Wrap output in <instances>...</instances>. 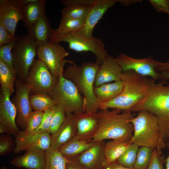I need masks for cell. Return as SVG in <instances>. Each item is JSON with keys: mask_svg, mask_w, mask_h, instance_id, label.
I'll return each mask as SVG.
<instances>
[{"mask_svg": "<svg viewBox=\"0 0 169 169\" xmlns=\"http://www.w3.org/2000/svg\"><path fill=\"white\" fill-rule=\"evenodd\" d=\"M121 80L123 88L121 93L110 100L99 104V110L112 109L131 112L144 98L150 85L155 81L132 70L123 72Z\"/></svg>", "mask_w": 169, "mask_h": 169, "instance_id": "obj_1", "label": "cell"}, {"mask_svg": "<svg viewBox=\"0 0 169 169\" xmlns=\"http://www.w3.org/2000/svg\"><path fill=\"white\" fill-rule=\"evenodd\" d=\"M116 109L99 110L97 112L99 123L92 141L106 139L120 140L129 142L133 133L131 120L135 116L131 112H124Z\"/></svg>", "mask_w": 169, "mask_h": 169, "instance_id": "obj_2", "label": "cell"}, {"mask_svg": "<svg viewBox=\"0 0 169 169\" xmlns=\"http://www.w3.org/2000/svg\"><path fill=\"white\" fill-rule=\"evenodd\" d=\"M142 110L156 116L162 139L166 142L169 141V85L153 81L144 98L131 112Z\"/></svg>", "mask_w": 169, "mask_h": 169, "instance_id": "obj_3", "label": "cell"}, {"mask_svg": "<svg viewBox=\"0 0 169 169\" xmlns=\"http://www.w3.org/2000/svg\"><path fill=\"white\" fill-rule=\"evenodd\" d=\"M99 67L97 64L90 62H84L80 66L74 64L68 66L63 72V77L72 81L83 95L85 113H97L99 110L94 92V83Z\"/></svg>", "mask_w": 169, "mask_h": 169, "instance_id": "obj_4", "label": "cell"}, {"mask_svg": "<svg viewBox=\"0 0 169 169\" xmlns=\"http://www.w3.org/2000/svg\"><path fill=\"white\" fill-rule=\"evenodd\" d=\"M131 120L133 133L129 141L139 147L146 146L161 150L166 147L162 139L157 119L152 113L140 110Z\"/></svg>", "mask_w": 169, "mask_h": 169, "instance_id": "obj_5", "label": "cell"}, {"mask_svg": "<svg viewBox=\"0 0 169 169\" xmlns=\"http://www.w3.org/2000/svg\"><path fill=\"white\" fill-rule=\"evenodd\" d=\"M38 46L28 34L16 37L12 53L13 68L17 79L26 82L37 55Z\"/></svg>", "mask_w": 169, "mask_h": 169, "instance_id": "obj_6", "label": "cell"}, {"mask_svg": "<svg viewBox=\"0 0 169 169\" xmlns=\"http://www.w3.org/2000/svg\"><path fill=\"white\" fill-rule=\"evenodd\" d=\"M50 96L66 113L84 112L83 96L72 81L65 78L63 74L58 78Z\"/></svg>", "mask_w": 169, "mask_h": 169, "instance_id": "obj_7", "label": "cell"}, {"mask_svg": "<svg viewBox=\"0 0 169 169\" xmlns=\"http://www.w3.org/2000/svg\"><path fill=\"white\" fill-rule=\"evenodd\" d=\"M50 40L59 43L68 44L69 49L77 52H91L95 55V63L99 65L105 61L110 56L105 48V44L100 39L93 37L91 39H86L78 35L75 32L60 33L55 32Z\"/></svg>", "mask_w": 169, "mask_h": 169, "instance_id": "obj_8", "label": "cell"}, {"mask_svg": "<svg viewBox=\"0 0 169 169\" xmlns=\"http://www.w3.org/2000/svg\"><path fill=\"white\" fill-rule=\"evenodd\" d=\"M37 55L56 78L63 74L66 63L74 64L73 61L64 59L69 55L65 48L59 43L51 40L45 45L38 46Z\"/></svg>", "mask_w": 169, "mask_h": 169, "instance_id": "obj_9", "label": "cell"}, {"mask_svg": "<svg viewBox=\"0 0 169 169\" xmlns=\"http://www.w3.org/2000/svg\"><path fill=\"white\" fill-rule=\"evenodd\" d=\"M58 78L54 77L40 59H35L25 82L34 93L50 95Z\"/></svg>", "mask_w": 169, "mask_h": 169, "instance_id": "obj_10", "label": "cell"}, {"mask_svg": "<svg viewBox=\"0 0 169 169\" xmlns=\"http://www.w3.org/2000/svg\"><path fill=\"white\" fill-rule=\"evenodd\" d=\"M115 59L123 72L132 70L141 75L150 77L155 81L161 79L160 73L156 70L158 61L153 59L152 56L137 59L121 53Z\"/></svg>", "mask_w": 169, "mask_h": 169, "instance_id": "obj_11", "label": "cell"}, {"mask_svg": "<svg viewBox=\"0 0 169 169\" xmlns=\"http://www.w3.org/2000/svg\"><path fill=\"white\" fill-rule=\"evenodd\" d=\"M15 93L12 102L17 111L16 122L17 126L26 129L29 117L32 112L29 100L30 88L23 81L17 79L15 83Z\"/></svg>", "mask_w": 169, "mask_h": 169, "instance_id": "obj_12", "label": "cell"}, {"mask_svg": "<svg viewBox=\"0 0 169 169\" xmlns=\"http://www.w3.org/2000/svg\"><path fill=\"white\" fill-rule=\"evenodd\" d=\"M23 19L21 0H0V25L5 28L14 39L17 23Z\"/></svg>", "mask_w": 169, "mask_h": 169, "instance_id": "obj_13", "label": "cell"}, {"mask_svg": "<svg viewBox=\"0 0 169 169\" xmlns=\"http://www.w3.org/2000/svg\"><path fill=\"white\" fill-rule=\"evenodd\" d=\"M118 0H96L91 6L89 12L81 27L75 32L80 37L86 39H91L94 37L92 33L96 24L108 9L112 7Z\"/></svg>", "mask_w": 169, "mask_h": 169, "instance_id": "obj_14", "label": "cell"}, {"mask_svg": "<svg viewBox=\"0 0 169 169\" xmlns=\"http://www.w3.org/2000/svg\"><path fill=\"white\" fill-rule=\"evenodd\" d=\"M105 141L95 142L94 144L76 158L85 169H105L109 164L105 155Z\"/></svg>", "mask_w": 169, "mask_h": 169, "instance_id": "obj_15", "label": "cell"}, {"mask_svg": "<svg viewBox=\"0 0 169 169\" xmlns=\"http://www.w3.org/2000/svg\"><path fill=\"white\" fill-rule=\"evenodd\" d=\"M8 91L1 88L0 95V123L6 128L7 133L16 136L21 131L17 126L16 119L17 111L10 100Z\"/></svg>", "mask_w": 169, "mask_h": 169, "instance_id": "obj_16", "label": "cell"}, {"mask_svg": "<svg viewBox=\"0 0 169 169\" xmlns=\"http://www.w3.org/2000/svg\"><path fill=\"white\" fill-rule=\"evenodd\" d=\"M74 115L77 130L76 138L84 141H92L98 126L97 113L79 112Z\"/></svg>", "mask_w": 169, "mask_h": 169, "instance_id": "obj_17", "label": "cell"}, {"mask_svg": "<svg viewBox=\"0 0 169 169\" xmlns=\"http://www.w3.org/2000/svg\"><path fill=\"white\" fill-rule=\"evenodd\" d=\"M122 73V69L116 59L109 56L100 65L95 76L94 87L121 80Z\"/></svg>", "mask_w": 169, "mask_h": 169, "instance_id": "obj_18", "label": "cell"}, {"mask_svg": "<svg viewBox=\"0 0 169 169\" xmlns=\"http://www.w3.org/2000/svg\"><path fill=\"white\" fill-rule=\"evenodd\" d=\"M77 131L74 114L66 113L65 119L61 126L55 134L51 135L49 149L58 150L60 146L75 137Z\"/></svg>", "mask_w": 169, "mask_h": 169, "instance_id": "obj_19", "label": "cell"}, {"mask_svg": "<svg viewBox=\"0 0 169 169\" xmlns=\"http://www.w3.org/2000/svg\"><path fill=\"white\" fill-rule=\"evenodd\" d=\"M46 161V151L39 149H30L23 155L16 156L10 163L18 168L43 169Z\"/></svg>", "mask_w": 169, "mask_h": 169, "instance_id": "obj_20", "label": "cell"}, {"mask_svg": "<svg viewBox=\"0 0 169 169\" xmlns=\"http://www.w3.org/2000/svg\"><path fill=\"white\" fill-rule=\"evenodd\" d=\"M51 135L48 131L40 134H32L18 139H15L13 152L18 153L23 151L33 149L46 151L51 143Z\"/></svg>", "mask_w": 169, "mask_h": 169, "instance_id": "obj_21", "label": "cell"}, {"mask_svg": "<svg viewBox=\"0 0 169 169\" xmlns=\"http://www.w3.org/2000/svg\"><path fill=\"white\" fill-rule=\"evenodd\" d=\"M54 31L50 26L46 13L27 28L28 35L38 46L45 45L50 41Z\"/></svg>", "mask_w": 169, "mask_h": 169, "instance_id": "obj_22", "label": "cell"}, {"mask_svg": "<svg viewBox=\"0 0 169 169\" xmlns=\"http://www.w3.org/2000/svg\"><path fill=\"white\" fill-rule=\"evenodd\" d=\"M46 3L45 0H33L23 6V24L24 27L28 28L46 13L45 8Z\"/></svg>", "mask_w": 169, "mask_h": 169, "instance_id": "obj_23", "label": "cell"}, {"mask_svg": "<svg viewBox=\"0 0 169 169\" xmlns=\"http://www.w3.org/2000/svg\"><path fill=\"white\" fill-rule=\"evenodd\" d=\"M123 88V83L121 80L94 87V94L98 105L116 97L121 93Z\"/></svg>", "mask_w": 169, "mask_h": 169, "instance_id": "obj_24", "label": "cell"}, {"mask_svg": "<svg viewBox=\"0 0 169 169\" xmlns=\"http://www.w3.org/2000/svg\"><path fill=\"white\" fill-rule=\"evenodd\" d=\"M95 142H86L77 139L75 137L60 146L58 150L66 158L78 156L87 150Z\"/></svg>", "mask_w": 169, "mask_h": 169, "instance_id": "obj_25", "label": "cell"}, {"mask_svg": "<svg viewBox=\"0 0 169 169\" xmlns=\"http://www.w3.org/2000/svg\"><path fill=\"white\" fill-rule=\"evenodd\" d=\"M130 144L129 142L120 140H111L106 143L105 155L108 164L116 162Z\"/></svg>", "mask_w": 169, "mask_h": 169, "instance_id": "obj_26", "label": "cell"}, {"mask_svg": "<svg viewBox=\"0 0 169 169\" xmlns=\"http://www.w3.org/2000/svg\"><path fill=\"white\" fill-rule=\"evenodd\" d=\"M30 105L34 111H44L54 107L57 104L49 95L34 93L29 95Z\"/></svg>", "mask_w": 169, "mask_h": 169, "instance_id": "obj_27", "label": "cell"}, {"mask_svg": "<svg viewBox=\"0 0 169 169\" xmlns=\"http://www.w3.org/2000/svg\"><path fill=\"white\" fill-rule=\"evenodd\" d=\"M91 6L71 4L65 6L60 11L61 18L84 20L90 10Z\"/></svg>", "mask_w": 169, "mask_h": 169, "instance_id": "obj_28", "label": "cell"}, {"mask_svg": "<svg viewBox=\"0 0 169 169\" xmlns=\"http://www.w3.org/2000/svg\"><path fill=\"white\" fill-rule=\"evenodd\" d=\"M68 159L62 155L58 150L46 151V161L43 169H65Z\"/></svg>", "mask_w": 169, "mask_h": 169, "instance_id": "obj_29", "label": "cell"}, {"mask_svg": "<svg viewBox=\"0 0 169 169\" xmlns=\"http://www.w3.org/2000/svg\"><path fill=\"white\" fill-rule=\"evenodd\" d=\"M16 74L4 63L0 60V83L1 88L7 90L10 96L15 91Z\"/></svg>", "mask_w": 169, "mask_h": 169, "instance_id": "obj_30", "label": "cell"}, {"mask_svg": "<svg viewBox=\"0 0 169 169\" xmlns=\"http://www.w3.org/2000/svg\"><path fill=\"white\" fill-rule=\"evenodd\" d=\"M44 112L33 111L31 113L28 120L27 127L16 136L15 139L26 136L33 132L40 125L43 117Z\"/></svg>", "mask_w": 169, "mask_h": 169, "instance_id": "obj_31", "label": "cell"}, {"mask_svg": "<svg viewBox=\"0 0 169 169\" xmlns=\"http://www.w3.org/2000/svg\"><path fill=\"white\" fill-rule=\"evenodd\" d=\"M139 147L135 144L130 143L116 162L125 167L133 168L136 161Z\"/></svg>", "mask_w": 169, "mask_h": 169, "instance_id": "obj_32", "label": "cell"}, {"mask_svg": "<svg viewBox=\"0 0 169 169\" xmlns=\"http://www.w3.org/2000/svg\"><path fill=\"white\" fill-rule=\"evenodd\" d=\"M153 151L152 149L146 146H141L139 148L133 168L146 169L151 162Z\"/></svg>", "mask_w": 169, "mask_h": 169, "instance_id": "obj_33", "label": "cell"}, {"mask_svg": "<svg viewBox=\"0 0 169 169\" xmlns=\"http://www.w3.org/2000/svg\"><path fill=\"white\" fill-rule=\"evenodd\" d=\"M84 22L82 20L61 18L59 26L55 31L60 33L75 32L81 27Z\"/></svg>", "mask_w": 169, "mask_h": 169, "instance_id": "obj_34", "label": "cell"}, {"mask_svg": "<svg viewBox=\"0 0 169 169\" xmlns=\"http://www.w3.org/2000/svg\"><path fill=\"white\" fill-rule=\"evenodd\" d=\"M66 113L62 109L56 105L54 107V113L50 128L48 131L51 135L55 134L63 123Z\"/></svg>", "mask_w": 169, "mask_h": 169, "instance_id": "obj_35", "label": "cell"}, {"mask_svg": "<svg viewBox=\"0 0 169 169\" xmlns=\"http://www.w3.org/2000/svg\"><path fill=\"white\" fill-rule=\"evenodd\" d=\"M15 41V40L11 43L0 46V60L7 65L15 74L13 68L12 53Z\"/></svg>", "mask_w": 169, "mask_h": 169, "instance_id": "obj_36", "label": "cell"}, {"mask_svg": "<svg viewBox=\"0 0 169 169\" xmlns=\"http://www.w3.org/2000/svg\"><path fill=\"white\" fill-rule=\"evenodd\" d=\"M15 146L14 141L9 134H3L0 137V156H5L13 150Z\"/></svg>", "mask_w": 169, "mask_h": 169, "instance_id": "obj_37", "label": "cell"}, {"mask_svg": "<svg viewBox=\"0 0 169 169\" xmlns=\"http://www.w3.org/2000/svg\"><path fill=\"white\" fill-rule=\"evenodd\" d=\"M54 106L44 112L42 120L40 125L31 134H40L48 131L54 114Z\"/></svg>", "mask_w": 169, "mask_h": 169, "instance_id": "obj_38", "label": "cell"}, {"mask_svg": "<svg viewBox=\"0 0 169 169\" xmlns=\"http://www.w3.org/2000/svg\"><path fill=\"white\" fill-rule=\"evenodd\" d=\"M164 156L161 150H153L151 162L146 169H164L163 163L165 162Z\"/></svg>", "mask_w": 169, "mask_h": 169, "instance_id": "obj_39", "label": "cell"}, {"mask_svg": "<svg viewBox=\"0 0 169 169\" xmlns=\"http://www.w3.org/2000/svg\"><path fill=\"white\" fill-rule=\"evenodd\" d=\"M149 2L158 12L169 14V0H149Z\"/></svg>", "mask_w": 169, "mask_h": 169, "instance_id": "obj_40", "label": "cell"}, {"mask_svg": "<svg viewBox=\"0 0 169 169\" xmlns=\"http://www.w3.org/2000/svg\"><path fill=\"white\" fill-rule=\"evenodd\" d=\"M15 39L5 28L0 25V46L11 43Z\"/></svg>", "mask_w": 169, "mask_h": 169, "instance_id": "obj_41", "label": "cell"}, {"mask_svg": "<svg viewBox=\"0 0 169 169\" xmlns=\"http://www.w3.org/2000/svg\"><path fill=\"white\" fill-rule=\"evenodd\" d=\"M96 0H62L61 3L66 6L71 4H76L90 6L93 5Z\"/></svg>", "mask_w": 169, "mask_h": 169, "instance_id": "obj_42", "label": "cell"}, {"mask_svg": "<svg viewBox=\"0 0 169 169\" xmlns=\"http://www.w3.org/2000/svg\"><path fill=\"white\" fill-rule=\"evenodd\" d=\"M67 159L65 169H85L78 162L76 157Z\"/></svg>", "mask_w": 169, "mask_h": 169, "instance_id": "obj_43", "label": "cell"}, {"mask_svg": "<svg viewBox=\"0 0 169 169\" xmlns=\"http://www.w3.org/2000/svg\"><path fill=\"white\" fill-rule=\"evenodd\" d=\"M157 71H160L161 72L169 70V60L165 62H161L158 61L156 68Z\"/></svg>", "mask_w": 169, "mask_h": 169, "instance_id": "obj_44", "label": "cell"}, {"mask_svg": "<svg viewBox=\"0 0 169 169\" xmlns=\"http://www.w3.org/2000/svg\"><path fill=\"white\" fill-rule=\"evenodd\" d=\"M105 169H134L130 168L121 165L116 162H112L109 164Z\"/></svg>", "mask_w": 169, "mask_h": 169, "instance_id": "obj_45", "label": "cell"}, {"mask_svg": "<svg viewBox=\"0 0 169 169\" xmlns=\"http://www.w3.org/2000/svg\"><path fill=\"white\" fill-rule=\"evenodd\" d=\"M140 0H118V2L123 5L127 6L140 2Z\"/></svg>", "mask_w": 169, "mask_h": 169, "instance_id": "obj_46", "label": "cell"}, {"mask_svg": "<svg viewBox=\"0 0 169 169\" xmlns=\"http://www.w3.org/2000/svg\"><path fill=\"white\" fill-rule=\"evenodd\" d=\"M160 75L161 79L169 80V70L162 71Z\"/></svg>", "mask_w": 169, "mask_h": 169, "instance_id": "obj_47", "label": "cell"}, {"mask_svg": "<svg viewBox=\"0 0 169 169\" xmlns=\"http://www.w3.org/2000/svg\"><path fill=\"white\" fill-rule=\"evenodd\" d=\"M166 146L169 149V141L166 142ZM165 162L166 163V169H169V155L165 160Z\"/></svg>", "mask_w": 169, "mask_h": 169, "instance_id": "obj_48", "label": "cell"}, {"mask_svg": "<svg viewBox=\"0 0 169 169\" xmlns=\"http://www.w3.org/2000/svg\"><path fill=\"white\" fill-rule=\"evenodd\" d=\"M7 133V131L5 127L1 124L0 123V133L3 134Z\"/></svg>", "mask_w": 169, "mask_h": 169, "instance_id": "obj_49", "label": "cell"}, {"mask_svg": "<svg viewBox=\"0 0 169 169\" xmlns=\"http://www.w3.org/2000/svg\"><path fill=\"white\" fill-rule=\"evenodd\" d=\"M0 169H7V167L5 166H2L1 167Z\"/></svg>", "mask_w": 169, "mask_h": 169, "instance_id": "obj_50", "label": "cell"}]
</instances>
